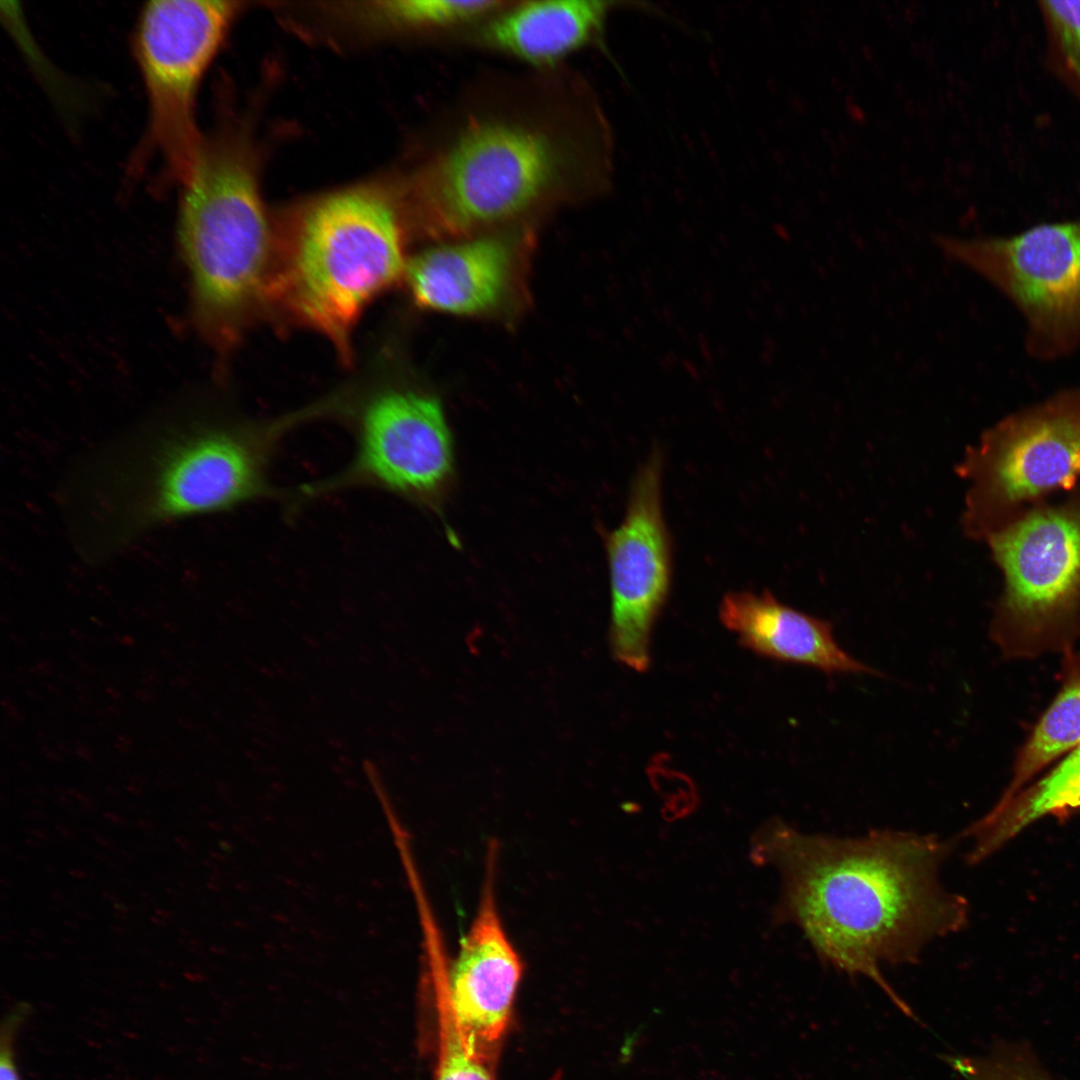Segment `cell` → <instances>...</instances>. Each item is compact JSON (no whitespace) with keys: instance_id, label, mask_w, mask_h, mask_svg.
Listing matches in <instances>:
<instances>
[{"instance_id":"6da1fadb","label":"cell","mask_w":1080,"mask_h":1080,"mask_svg":"<svg viewBox=\"0 0 1080 1080\" xmlns=\"http://www.w3.org/2000/svg\"><path fill=\"white\" fill-rule=\"evenodd\" d=\"M951 848L936 835L875 830L835 837L772 818L753 833L749 855L780 876L774 925L799 928L824 964L873 981L919 1022L881 966L914 963L928 943L964 926L966 902L939 877Z\"/></svg>"},{"instance_id":"7a4b0ae2","label":"cell","mask_w":1080,"mask_h":1080,"mask_svg":"<svg viewBox=\"0 0 1080 1080\" xmlns=\"http://www.w3.org/2000/svg\"><path fill=\"white\" fill-rule=\"evenodd\" d=\"M537 79L478 97L445 125L411 184L423 225L464 235L610 184V128L579 81Z\"/></svg>"},{"instance_id":"3957f363","label":"cell","mask_w":1080,"mask_h":1080,"mask_svg":"<svg viewBox=\"0 0 1080 1080\" xmlns=\"http://www.w3.org/2000/svg\"><path fill=\"white\" fill-rule=\"evenodd\" d=\"M290 417L266 424L173 414L103 442L65 476L72 548L99 564L171 523L273 496L267 473Z\"/></svg>"},{"instance_id":"277c9868","label":"cell","mask_w":1080,"mask_h":1080,"mask_svg":"<svg viewBox=\"0 0 1080 1080\" xmlns=\"http://www.w3.org/2000/svg\"><path fill=\"white\" fill-rule=\"evenodd\" d=\"M406 265L394 205L366 190L338 192L274 237L262 302L325 336L349 363L360 315Z\"/></svg>"},{"instance_id":"5b68a950","label":"cell","mask_w":1080,"mask_h":1080,"mask_svg":"<svg viewBox=\"0 0 1080 1080\" xmlns=\"http://www.w3.org/2000/svg\"><path fill=\"white\" fill-rule=\"evenodd\" d=\"M178 233L198 327L226 352L262 303L274 239L255 173L231 135L202 142L183 186Z\"/></svg>"},{"instance_id":"8992f818","label":"cell","mask_w":1080,"mask_h":1080,"mask_svg":"<svg viewBox=\"0 0 1080 1080\" xmlns=\"http://www.w3.org/2000/svg\"><path fill=\"white\" fill-rule=\"evenodd\" d=\"M959 472L969 481L963 524L987 538L1028 504L1080 480V385L1001 419L970 448Z\"/></svg>"},{"instance_id":"52a82bcc","label":"cell","mask_w":1080,"mask_h":1080,"mask_svg":"<svg viewBox=\"0 0 1080 1080\" xmlns=\"http://www.w3.org/2000/svg\"><path fill=\"white\" fill-rule=\"evenodd\" d=\"M936 242L1015 308L1033 360L1056 362L1080 349V218L1008 236H938Z\"/></svg>"},{"instance_id":"ba28073f","label":"cell","mask_w":1080,"mask_h":1080,"mask_svg":"<svg viewBox=\"0 0 1080 1080\" xmlns=\"http://www.w3.org/2000/svg\"><path fill=\"white\" fill-rule=\"evenodd\" d=\"M231 1L156 0L145 4L134 51L149 105L146 152L166 180L184 186L202 146L195 98L236 13Z\"/></svg>"},{"instance_id":"9c48e42d","label":"cell","mask_w":1080,"mask_h":1080,"mask_svg":"<svg viewBox=\"0 0 1080 1080\" xmlns=\"http://www.w3.org/2000/svg\"><path fill=\"white\" fill-rule=\"evenodd\" d=\"M355 432L351 462L328 479L304 485L300 497L371 487L423 498L449 477L450 432L443 409L432 396L408 390L380 393L361 409Z\"/></svg>"},{"instance_id":"30bf717a","label":"cell","mask_w":1080,"mask_h":1080,"mask_svg":"<svg viewBox=\"0 0 1080 1080\" xmlns=\"http://www.w3.org/2000/svg\"><path fill=\"white\" fill-rule=\"evenodd\" d=\"M663 456L654 449L634 476L625 516L606 537L610 648L637 672L650 664L651 633L670 591L671 537L662 507Z\"/></svg>"},{"instance_id":"8fae6325","label":"cell","mask_w":1080,"mask_h":1080,"mask_svg":"<svg viewBox=\"0 0 1080 1080\" xmlns=\"http://www.w3.org/2000/svg\"><path fill=\"white\" fill-rule=\"evenodd\" d=\"M1004 577L995 633L1040 630L1080 606V486L1064 502L1026 509L986 538Z\"/></svg>"},{"instance_id":"7c38bea8","label":"cell","mask_w":1080,"mask_h":1080,"mask_svg":"<svg viewBox=\"0 0 1080 1080\" xmlns=\"http://www.w3.org/2000/svg\"><path fill=\"white\" fill-rule=\"evenodd\" d=\"M488 848L477 911L456 957L446 962L444 985L468 1051L491 1067L509 1025L523 962L497 903L498 847L491 842Z\"/></svg>"},{"instance_id":"4fadbf2b","label":"cell","mask_w":1080,"mask_h":1080,"mask_svg":"<svg viewBox=\"0 0 1080 1080\" xmlns=\"http://www.w3.org/2000/svg\"><path fill=\"white\" fill-rule=\"evenodd\" d=\"M719 618L742 646L761 656L827 675L879 674L838 644L831 622L783 604L769 591L727 593Z\"/></svg>"},{"instance_id":"5bb4252c","label":"cell","mask_w":1080,"mask_h":1080,"mask_svg":"<svg viewBox=\"0 0 1080 1080\" xmlns=\"http://www.w3.org/2000/svg\"><path fill=\"white\" fill-rule=\"evenodd\" d=\"M508 244L481 237L425 250L406 265V279L417 305L456 315L494 307L504 295L511 270Z\"/></svg>"},{"instance_id":"9a60e30c","label":"cell","mask_w":1080,"mask_h":1080,"mask_svg":"<svg viewBox=\"0 0 1080 1080\" xmlns=\"http://www.w3.org/2000/svg\"><path fill=\"white\" fill-rule=\"evenodd\" d=\"M615 4L601 0L508 2L486 20L481 40L536 67H552L596 40Z\"/></svg>"},{"instance_id":"2e32d148","label":"cell","mask_w":1080,"mask_h":1080,"mask_svg":"<svg viewBox=\"0 0 1080 1080\" xmlns=\"http://www.w3.org/2000/svg\"><path fill=\"white\" fill-rule=\"evenodd\" d=\"M1080 802V743L1041 780L1004 803H997L965 835L970 862H978L1038 818L1075 809Z\"/></svg>"},{"instance_id":"e0dca14e","label":"cell","mask_w":1080,"mask_h":1080,"mask_svg":"<svg viewBox=\"0 0 1080 1080\" xmlns=\"http://www.w3.org/2000/svg\"><path fill=\"white\" fill-rule=\"evenodd\" d=\"M1080 743V658L1068 665L1063 687L1018 755L1013 778L999 800L1014 797L1053 759Z\"/></svg>"},{"instance_id":"ac0fdd59","label":"cell","mask_w":1080,"mask_h":1080,"mask_svg":"<svg viewBox=\"0 0 1080 1080\" xmlns=\"http://www.w3.org/2000/svg\"><path fill=\"white\" fill-rule=\"evenodd\" d=\"M964 1080H1057L1023 1040H999L983 1054H944Z\"/></svg>"},{"instance_id":"d6986e66","label":"cell","mask_w":1080,"mask_h":1080,"mask_svg":"<svg viewBox=\"0 0 1080 1080\" xmlns=\"http://www.w3.org/2000/svg\"><path fill=\"white\" fill-rule=\"evenodd\" d=\"M508 2L458 0H398L382 3L381 11L403 27L446 30L477 21H486Z\"/></svg>"},{"instance_id":"ffe728a7","label":"cell","mask_w":1080,"mask_h":1080,"mask_svg":"<svg viewBox=\"0 0 1080 1080\" xmlns=\"http://www.w3.org/2000/svg\"><path fill=\"white\" fill-rule=\"evenodd\" d=\"M431 986L438 1027L434 1080H495L491 1067L468 1051L456 1026L443 982L436 980Z\"/></svg>"},{"instance_id":"44dd1931","label":"cell","mask_w":1080,"mask_h":1080,"mask_svg":"<svg viewBox=\"0 0 1080 1080\" xmlns=\"http://www.w3.org/2000/svg\"><path fill=\"white\" fill-rule=\"evenodd\" d=\"M1057 51L1066 68L1080 81V1H1042Z\"/></svg>"},{"instance_id":"7402d4cb","label":"cell","mask_w":1080,"mask_h":1080,"mask_svg":"<svg viewBox=\"0 0 1080 1080\" xmlns=\"http://www.w3.org/2000/svg\"><path fill=\"white\" fill-rule=\"evenodd\" d=\"M32 1013L28 1002L16 1003L3 1016L0 1026V1080H23L17 1056V1038Z\"/></svg>"},{"instance_id":"603a6c76","label":"cell","mask_w":1080,"mask_h":1080,"mask_svg":"<svg viewBox=\"0 0 1080 1080\" xmlns=\"http://www.w3.org/2000/svg\"><path fill=\"white\" fill-rule=\"evenodd\" d=\"M1076 808H1080V802H1079V803L1077 804ZM1076 808H1075V809H1076Z\"/></svg>"}]
</instances>
